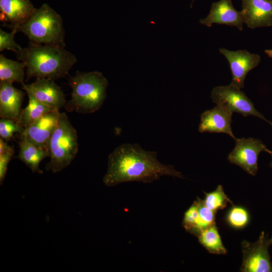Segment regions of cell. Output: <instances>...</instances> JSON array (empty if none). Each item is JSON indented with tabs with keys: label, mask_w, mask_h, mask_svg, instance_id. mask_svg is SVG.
Masks as SVG:
<instances>
[{
	"label": "cell",
	"mask_w": 272,
	"mask_h": 272,
	"mask_svg": "<svg viewBox=\"0 0 272 272\" xmlns=\"http://www.w3.org/2000/svg\"><path fill=\"white\" fill-rule=\"evenodd\" d=\"M164 175L184 178L173 166L160 163L156 152L146 151L137 144H123L109 155L103 182L107 186L129 181L148 183Z\"/></svg>",
	"instance_id": "6da1fadb"
},
{
	"label": "cell",
	"mask_w": 272,
	"mask_h": 272,
	"mask_svg": "<svg viewBox=\"0 0 272 272\" xmlns=\"http://www.w3.org/2000/svg\"><path fill=\"white\" fill-rule=\"evenodd\" d=\"M16 54L18 60L25 64L27 80L60 79L68 75L77 61L76 56L63 47L31 41Z\"/></svg>",
	"instance_id": "7a4b0ae2"
},
{
	"label": "cell",
	"mask_w": 272,
	"mask_h": 272,
	"mask_svg": "<svg viewBox=\"0 0 272 272\" xmlns=\"http://www.w3.org/2000/svg\"><path fill=\"white\" fill-rule=\"evenodd\" d=\"M69 84L72 93L71 99L64 107L66 111L91 113L102 106L106 97L108 83L101 73L77 71L74 76L70 77Z\"/></svg>",
	"instance_id": "3957f363"
},
{
	"label": "cell",
	"mask_w": 272,
	"mask_h": 272,
	"mask_svg": "<svg viewBox=\"0 0 272 272\" xmlns=\"http://www.w3.org/2000/svg\"><path fill=\"white\" fill-rule=\"evenodd\" d=\"M13 30L23 33L34 43L65 46L62 19L47 4L36 9L27 21Z\"/></svg>",
	"instance_id": "277c9868"
},
{
	"label": "cell",
	"mask_w": 272,
	"mask_h": 272,
	"mask_svg": "<svg viewBox=\"0 0 272 272\" xmlns=\"http://www.w3.org/2000/svg\"><path fill=\"white\" fill-rule=\"evenodd\" d=\"M47 149L50 161L45 169L53 173L68 166L76 157L79 149L78 134L65 113H60L57 125L50 138Z\"/></svg>",
	"instance_id": "5b68a950"
},
{
	"label": "cell",
	"mask_w": 272,
	"mask_h": 272,
	"mask_svg": "<svg viewBox=\"0 0 272 272\" xmlns=\"http://www.w3.org/2000/svg\"><path fill=\"white\" fill-rule=\"evenodd\" d=\"M211 97L214 103L228 108L233 113H238L244 117L256 116L266 121L272 126V122L255 109L251 100L241 91V89L231 83L214 88Z\"/></svg>",
	"instance_id": "8992f818"
},
{
	"label": "cell",
	"mask_w": 272,
	"mask_h": 272,
	"mask_svg": "<svg viewBox=\"0 0 272 272\" xmlns=\"http://www.w3.org/2000/svg\"><path fill=\"white\" fill-rule=\"evenodd\" d=\"M272 244L270 238L262 232L254 242L244 240L241 243L243 255L240 271L243 272H271L272 263L268 248Z\"/></svg>",
	"instance_id": "52a82bcc"
},
{
	"label": "cell",
	"mask_w": 272,
	"mask_h": 272,
	"mask_svg": "<svg viewBox=\"0 0 272 272\" xmlns=\"http://www.w3.org/2000/svg\"><path fill=\"white\" fill-rule=\"evenodd\" d=\"M233 150L228 156L229 161L246 172L255 176L258 171V158L261 152L270 154L272 151L259 140L253 138L237 139Z\"/></svg>",
	"instance_id": "ba28073f"
},
{
	"label": "cell",
	"mask_w": 272,
	"mask_h": 272,
	"mask_svg": "<svg viewBox=\"0 0 272 272\" xmlns=\"http://www.w3.org/2000/svg\"><path fill=\"white\" fill-rule=\"evenodd\" d=\"M219 51L229 62L232 76L231 84L241 89L247 74L259 63L260 56L247 50L231 51L221 48Z\"/></svg>",
	"instance_id": "9c48e42d"
},
{
	"label": "cell",
	"mask_w": 272,
	"mask_h": 272,
	"mask_svg": "<svg viewBox=\"0 0 272 272\" xmlns=\"http://www.w3.org/2000/svg\"><path fill=\"white\" fill-rule=\"evenodd\" d=\"M22 86L26 93L51 108L59 109L64 107L66 103L63 91L53 80L38 78L33 83Z\"/></svg>",
	"instance_id": "30bf717a"
},
{
	"label": "cell",
	"mask_w": 272,
	"mask_h": 272,
	"mask_svg": "<svg viewBox=\"0 0 272 272\" xmlns=\"http://www.w3.org/2000/svg\"><path fill=\"white\" fill-rule=\"evenodd\" d=\"M60 112L55 109L41 116L20 134L36 145L47 149L48 141L55 130Z\"/></svg>",
	"instance_id": "8fae6325"
},
{
	"label": "cell",
	"mask_w": 272,
	"mask_h": 272,
	"mask_svg": "<svg viewBox=\"0 0 272 272\" xmlns=\"http://www.w3.org/2000/svg\"><path fill=\"white\" fill-rule=\"evenodd\" d=\"M199 23L208 27H211L213 24H223L235 27L242 31L244 20L241 11L234 8L232 0H220L212 3L209 14L201 19Z\"/></svg>",
	"instance_id": "7c38bea8"
},
{
	"label": "cell",
	"mask_w": 272,
	"mask_h": 272,
	"mask_svg": "<svg viewBox=\"0 0 272 272\" xmlns=\"http://www.w3.org/2000/svg\"><path fill=\"white\" fill-rule=\"evenodd\" d=\"M233 112L228 108L217 105L213 108L201 114L198 131L201 133H224L229 135L235 141L237 138L231 128Z\"/></svg>",
	"instance_id": "4fadbf2b"
},
{
	"label": "cell",
	"mask_w": 272,
	"mask_h": 272,
	"mask_svg": "<svg viewBox=\"0 0 272 272\" xmlns=\"http://www.w3.org/2000/svg\"><path fill=\"white\" fill-rule=\"evenodd\" d=\"M36 10L30 0H0V20L12 30L27 21Z\"/></svg>",
	"instance_id": "5bb4252c"
},
{
	"label": "cell",
	"mask_w": 272,
	"mask_h": 272,
	"mask_svg": "<svg viewBox=\"0 0 272 272\" xmlns=\"http://www.w3.org/2000/svg\"><path fill=\"white\" fill-rule=\"evenodd\" d=\"M244 23L251 29L272 26V1L241 0Z\"/></svg>",
	"instance_id": "9a60e30c"
},
{
	"label": "cell",
	"mask_w": 272,
	"mask_h": 272,
	"mask_svg": "<svg viewBox=\"0 0 272 272\" xmlns=\"http://www.w3.org/2000/svg\"><path fill=\"white\" fill-rule=\"evenodd\" d=\"M25 93L13 83L0 82V117L17 121L22 110Z\"/></svg>",
	"instance_id": "2e32d148"
},
{
	"label": "cell",
	"mask_w": 272,
	"mask_h": 272,
	"mask_svg": "<svg viewBox=\"0 0 272 272\" xmlns=\"http://www.w3.org/2000/svg\"><path fill=\"white\" fill-rule=\"evenodd\" d=\"M18 145L17 158L27 165L33 173L42 174L39 165L44 158L49 156L47 149L40 147L25 138H20Z\"/></svg>",
	"instance_id": "e0dca14e"
},
{
	"label": "cell",
	"mask_w": 272,
	"mask_h": 272,
	"mask_svg": "<svg viewBox=\"0 0 272 272\" xmlns=\"http://www.w3.org/2000/svg\"><path fill=\"white\" fill-rule=\"evenodd\" d=\"M25 64L0 55V82L24 84Z\"/></svg>",
	"instance_id": "ac0fdd59"
},
{
	"label": "cell",
	"mask_w": 272,
	"mask_h": 272,
	"mask_svg": "<svg viewBox=\"0 0 272 272\" xmlns=\"http://www.w3.org/2000/svg\"><path fill=\"white\" fill-rule=\"evenodd\" d=\"M27 94L29 98L28 104L22 109L17 120L18 123L24 128L46 113L55 109L41 103L30 94Z\"/></svg>",
	"instance_id": "d6986e66"
},
{
	"label": "cell",
	"mask_w": 272,
	"mask_h": 272,
	"mask_svg": "<svg viewBox=\"0 0 272 272\" xmlns=\"http://www.w3.org/2000/svg\"><path fill=\"white\" fill-rule=\"evenodd\" d=\"M200 243L210 253L225 254L227 252L216 224L201 231L197 235Z\"/></svg>",
	"instance_id": "ffe728a7"
},
{
	"label": "cell",
	"mask_w": 272,
	"mask_h": 272,
	"mask_svg": "<svg viewBox=\"0 0 272 272\" xmlns=\"http://www.w3.org/2000/svg\"><path fill=\"white\" fill-rule=\"evenodd\" d=\"M205 194L206 197L202 200L203 204L215 212L225 208L228 202L232 203L221 185H218L215 190Z\"/></svg>",
	"instance_id": "44dd1931"
},
{
	"label": "cell",
	"mask_w": 272,
	"mask_h": 272,
	"mask_svg": "<svg viewBox=\"0 0 272 272\" xmlns=\"http://www.w3.org/2000/svg\"><path fill=\"white\" fill-rule=\"evenodd\" d=\"M198 219L195 233L196 235L202 230L215 224L216 212L208 208L202 200L197 198Z\"/></svg>",
	"instance_id": "7402d4cb"
},
{
	"label": "cell",
	"mask_w": 272,
	"mask_h": 272,
	"mask_svg": "<svg viewBox=\"0 0 272 272\" xmlns=\"http://www.w3.org/2000/svg\"><path fill=\"white\" fill-rule=\"evenodd\" d=\"M249 214L244 208L234 206L229 211L227 215L228 224L236 229L244 227L249 222Z\"/></svg>",
	"instance_id": "603a6c76"
},
{
	"label": "cell",
	"mask_w": 272,
	"mask_h": 272,
	"mask_svg": "<svg viewBox=\"0 0 272 272\" xmlns=\"http://www.w3.org/2000/svg\"><path fill=\"white\" fill-rule=\"evenodd\" d=\"M24 129L16 120L5 118L0 120V137L6 142L10 141L14 133L21 134Z\"/></svg>",
	"instance_id": "cb8c5ba5"
},
{
	"label": "cell",
	"mask_w": 272,
	"mask_h": 272,
	"mask_svg": "<svg viewBox=\"0 0 272 272\" xmlns=\"http://www.w3.org/2000/svg\"><path fill=\"white\" fill-rule=\"evenodd\" d=\"M198 219V205L195 201L184 214L183 225L186 230L194 234Z\"/></svg>",
	"instance_id": "d4e9b609"
},
{
	"label": "cell",
	"mask_w": 272,
	"mask_h": 272,
	"mask_svg": "<svg viewBox=\"0 0 272 272\" xmlns=\"http://www.w3.org/2000/svg\"><path fill=\"white\" fill-rule=\"evenodd\" d=\"M18 32L16 30H13L10 33L0 29V51L5 49L12 51L17 53L22 47L14 40L16 33Z\"/></svg>",
	"instance_id": "484cf974"
},
{
	"label": "cell",
	"mask_w": 272,
	"mask_h": 272,
	"mask_svg": "<svg viewBox=\"0 0 272 272\" xmlns=\"http://www.w3.org/2000/svg\"><path fill=\"white\" fill-rule=\"evenodd\" d=\"M15 153L14 147L0 153V184L2 185L7 174L8 164Z\"/></svg>",
	"instance_id": "4316f807"
},
{
	"label": "cell",
	"mask_w": 272,
	"mask_h": 272,
	"mask_svg": "<svg viewBox=\"0 0 272 272\" xmlns=\"http://www.w3.org/2000/svg\"><path fill=\"white\" fill-rule=\"evenodd\" d=\"M264 52L269 57H272V49H266Z\"/></svg>",
	"instance_id": "83f0119b"
},
{
	"label": "cell",
	"mask_w": 272,
	"mask_h": 272,
	"mask_svg": "<svg viewBox=\"0 0 272 272\" xmlns=\"http://www.w3.org/2000/svg\"><path fill=\"white\" fill-rule=\"evenodd\" d=\"M270 155L271 156V162H270V164H269V167H270V168H272V153H271V154Z\"/></svg>",
	"instance_id": "f1b7e54d"
},
{
	"label": "cell",
	"mask_w": 272,
	"mask_h": 272,
	"mask_svg": "<svg viewBox=\"0 0 272 272\" xmlns=\"http://www.w3.org/2000/svg\"><path fill=\"white\" fill-rule=\"evenodd\" d=\"M195 0H192L191 1V5H190V8H192V4L193 3V2H194Z\"/></svg>",
	"instance_id": "f546056e"
},
{
	"label": "cell",
	"mask_w": 272,
	"mask_h": 272,
	"mask_svg": "<svg viewBox=\"0 0 272 272\" xmlns=\"http://www.w3.org/2000/svg\"><path fill=\"white\" fill-rule=\"evenodd\" d=\"M270 240H271V242H272V236H271V237H270Z\"/></svg>",
	"instance_id": "4dcf8cb0"
},
{
	"label": "cell",
	"mask_w": 272,
	"mask_h": 272,
	"mask_svg": "<svg viewBox=\"0 0 272 272\" xmlns=\"http://www.w3.org/2000/svg\"><path fill=\"white\" fill-rule=\"evenodd\" d=\"M271 1H272V0H270Z\"/></svg>",
	"instance_id": "1f68e13d"
}]
</instances>
